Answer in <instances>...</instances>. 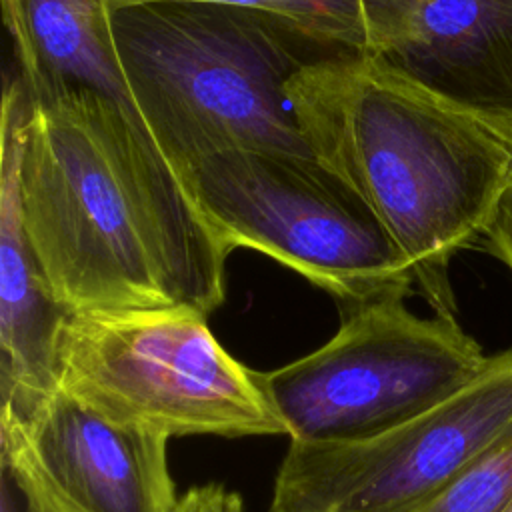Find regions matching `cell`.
Returning <instances> with one entry per match:
<instances>
[{
    "label": "cell",
    "mask_w": 512,
    "mask_h": 512,
    "mask_svg": "<svg viewBox=\"0 0 512 512\" xmlns=\"http://www.w3.org/2000/svg\"><path fill=\"white\" fill-rule=\"evenodd\" d=\"M504 512H512V502H510V504H508V508H506V510H504Z\"/></svg>",
    "instance_id": "cell-18"
},
{
    "label": "cell",
    "mask_w": 512,
    "mask_h": 512,
    "mask_svg": "<svg viewBox=\"0 0 512 512\" xmlns=\"http://www.w3.org/2000/svg\"><path fill=\"white\" fill-rule=\"evenodd\" d=\"M358 2L362 52L478 118H512V0Z\"/></svg>",
    "instance_id": "cell-9"
},
{
    "label": "cell",
    "mask_w": 512,
    "mask_h": 512,
    "mask_svg": "<svg viewBox=\"0 0 512 512\" xmlns=\"http://www.w3.org/2000/svg\"><path fill=\"white\" fill-rule=\"evenodd\" d=\"M406 294L346 306L338 332L314 352L258 372L294 442L380 434L468 384L488 356L456 316H416Z\"/></svg>",
    "instance_id": "cell-6"
},
{
    "label": "cell",
    "mask_w": 512,
    "mask_h": 512,
    "mask_svg": "<svg viewBox=\"0 0 512 512\" xmlns=\"http://www.w3.org/2000/svg\"><path fill=\"white\" fill-rule=\"evenodd\" d=\"M176 174L230 252H264L346 306L410 294L400 250L312 154L226 150Z\"/></svg>",
    "instance_id": "cell-5"
},
{
    "label": "cell",
    "mask_w": 512,
    "mask_h": 512,
    "mask_svg": "<svg viewBox=\"0 0 512 512\" xmlns=\"http://www.w3.org/2000/svg\"><path fill=\"white\" fill-rule=\"evenodd\" d=\"M512 502V434L412 512H504Z\"/></svg>",
    "instance_id": "cell-13"
},
{
    "label": "cell",
    "mask_w": 512,
    "mask_h": 512,
    "mask_svg": "<svg viewBox=\"0 0 512 512\" xmlns=\"http://www.w3.org/2000/svg\"><path fill=\"white\" fill-rule=\"evenodd\" d=\"M2 14L30 104L92 90L136 116L106 0H2Z\"/></svg>",
    "instance_id": "cell-11"
},
{
    "label": "cell",
    "mask_w": 512,
    "mask_h": 512,
    "mask_svg": "<svg viewBox=\"0 0 512 512\" xmlns=\"http://www.w3.org/2000/svg\"><path fill=\"white\" fill-rule=\"evenodd\" d=\"M166 0H106L110 12L126 6ZM254 8L276 14L310 36L348 50H364L366 36L358 0H176Z\"/></svg>",
    "instance_id": "cell-12"
},
{
    "label": "cell",
    "mask_w": 512,
    "mask_h": 512,
    "mask_svg": "<svg viewBox=\"0 0 512 512\" xmlns=\"http://www.w3.org/2000/svg\"><path fill=\"white\" fill-rule=\"evenodd\" d=\"M314 158L374 214L434 314L456 316L452 258L478 246L512 184V150L482 118L362 50L288 82Z\"/></svg>",
    "instance_id": "cell-2"
},
{
    "label": "cell",
    "mask_w": 512,
    "mask_h": 512,
    "mask_svg": "<svg viewBox=\"0 0 512 512\" xmlns=\"http://www.w3.org/2000/svg\"><path fill=\"white\" fill-rule=\"evenodd\" d=\"M28 96L22 80L4 90L0 176V398L24 412L58 384L56 342L70 316L30 246L20 194Z\"/></svg>",
    "instance_id": "cell-10"
},
{
    "label": "cell",
    "mask_w": 512,
    "mask_h": 512,
    "mask_svg": "<svg viewBox=\"0 0 512 512\" xmlns=\"http://www.w3.org/2000/svg\"><path fill=\"white\" fill-rule=\"evenodd\" d=\"M58 384L110 420L164 436H280L258 372L192 310L70 314L56 342Z\"/></svg>",
    "instance_id": "cell-4"
},
{
    "label": "cell",
    "mask_w": 512,
    "mask_h": 512,
    "mask_svg": "<svg viewBox=\"0 0 512 512\" xmlns=\"http://www.w3.org/2000/svg\"><path fill=\"white\" fill-rule=\"evenodd\" d=\"M512 434V350L432 408L350 442H294L272 512H412Z\"/></svg>",
    "instance_id": "cell-7"
},
{
    "label": "cell",
    "mask_w": 512,
    "mask_h": 512,
    "mask_svg": "<svg viewBox=\"0 0 512 512\" xmlns=\"http://www.w3.org/2000/svg\"><path fill=\"white\" fill-rule=\"evenodd\" d=\"M2 512H12V508H10V498H8V492H6V490L2 492Z\"/></svg>",
    "instance_id": "cell-17"
},
{
    "label": "cell",
    "mask_w": 512,
    "mask_h": 512,
    "mask_svg": "<svg viewBox=\"0 0 512 512\" xmlns=\"http://www.w3.org/2000/svg\"><path fill=\"white\" fill-rule=\"evenodd\" d=\"M482 122L486 126H490L512 150V118H502V120H490V118H482Z\"/></svg>",
    "instance_id": "cell-16"
},
{
    "label": "cell",
    "mask_w": 512,
    "mask_h": 512,
    "mask_svg": "<svg viewBox=\"0 0 512 512\" xmlns=\"http://www.w3.org/2000/svg\"><path fill=\"white\" fill-rule=\"evenodd\" d=\"M2 466L28 512H174L168 436L106 418L56 386L24 412L0 410Z\"/></svg>",
    "instance_id": "cell-8"
},
{
    "label": "cell",
    "mask_w": 512,
    "mask_h": 512,
    "mask_svg": "<svg viewBox=\"0 0 512 512\" xmlns=\"http://www.w3.org/2000/svg\"><path fill=\"white\" fill-rule=\"evenodd\" d=\"M110 24L130 104L174 172L226 150L312 154L288 82L350 52L276 14L224 4L148 2L112 10Z\"/></svg>",
    "instance_id": "cell-3"
},
{
    "label": "cell",
    "mask_w": 512,
    "mask_h": 512,
    "mask_svg": "<svg viewBox=\"0 0 512 512\" xmlns=\"http://www.w3.org/2000/svg\"><path fill=\"white\" fill-rule=\"evenodd\" d=\"M174 512H244V502L238 492L220 482H210L184 492Z\"/></svg>",
    "instance_id": "cell-14"
},
{
    "label": "cell",
    "mask_w": 512,
    "mask_h": 512,
    "mask_svg": "<svg viewBox=\"0 0 512 512\" xmlns=\"http://www.w3.org/2000/svg\"><path fill=\"white\" fill-rule=\"evenodd\" d=\"M480 246L500 262L508 266L512 272V184L504 192L494 218L490 220Z\"/></svg>",
    "instance_id": "cell-15"
},
{
    "label": "cell",
    "mask_w": 512,
    "mask_h": 512,
    "mask_svg": "<svg viewBox=\"0 0 512 512\" xmlns=\"http://www.w3.org/2000/svg\"><path fill=\"white\" fill-rule=\"evenodd\" d=\"M20 194L30 246L66 312L208 318L224 302L230 250L118 102L92 90L28 102Z\"/></svg>",
    "instance_id": "cell-1"
}]
</instances>
